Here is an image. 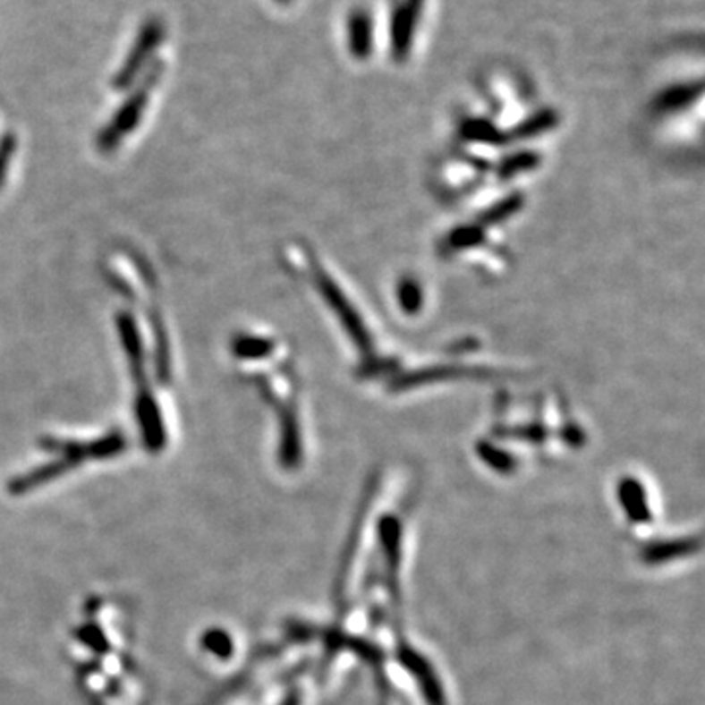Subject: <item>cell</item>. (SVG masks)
I'll use <instances>...</instances> for the list:
<instances>
[{
  "instance_id": "6",
  "label": "cell",
  "mask_w": 705,
  "mask_h": 705,
  "mask_svg": "<svg viewBox=\"0 0 705 705\" xmlns=\"http://www.w3.org/2000/svg\"><path fill=\"white\" fill-rule=\"evenodd\" d=\"M271 351H273L271 341L263 337L242 336L234 341V352L242 359H259L268 355Z\"/></svg>"
},
{
  "instance_id": "2",
  "label": "cell",
  "mask_w": 705,
  "mask_h": 705,
  "mask_svg": "<svg viewBox=\"0 0 705 705\" xmlns=\"http://www.w3.org/2000/svg\"><path fill=\"white\" fill-rule=\"evenodd\" d=\"M161 75H163V64L157 61V64L149 69L148 77L141 81V85L136 89V92L126 98V102L118 108V112L114 114V118L100 130L97 138V148L102 153H112L114 149H118L122 140L128 138L130 133L138 128L143 112L148 108V102L151 97L149 92L155 89V85H157Z\"/></svg>"
},
{
  "instance_id": "5",
  "label": "cell",
  "mask_w": 705,
  "mask_h": 705,
  "mask_svg": "<svg viewBox=\"0 0 705 705\" xmlns=\"http://www.w3.org/2000/svg\"><path fill=\"white\" fill-rule=\"evenodd\" d=\"M619 496H621V504H624V507L635 522H649L650 520L649 507L645 504V492H642L639 482H635V480L621 482Z\"/></svg>"
},
{
  "instance_id": "7",
  "label": "cell",
  "mask_w": 705,
  "mask_h": 705,
  "mask_svg": "<svg viewBox=\"0 0 705 705\" xmlns=\"http://www.w3.org/2000/svg\"><path fill=\"white\" fill-rule=\"evenodd\" d=\"M692 551V541H680V543H665V545H655L650 547L645 553L647 563H660V561H670L674 556H684Z\"/></svg>"
},
{
  "instance_id": "4",
  "label": "cell",
  "mask_w": 705,
  "mask_h": 705,
  "mask_svg": "<svg viewBox=\"0 0 705 705\" xmlns=\"http://www.w3.org/2000/svg\"><path fill=\"white\" fill-rule=\"evenodd\" d=\"M165 38V24L159 18H149L140 28V34L133 41L132 51L128 54L123 65L114 77V89H126L130 87L136 77L140 75V71L148 65V61L155 54V49L161 46V41Z\"/></svg>"
},
{
  "instance_id": "1",
  "label": "cell",
  "mask_w": 705,
  "mask_h": 705,
  "mask_svg": "<svg viewBox=\"0 0 705 705\" xmlns=\"http://www.w3.org/2000/svg\"><path fill=\"white\" fill-rule=\"evenodd\" d=\"M116 326H118V336L122 341L123 352H126L128 357L133 388H136V418H138L140 431L143 433L145 445L153 451H159L163 449L165 441H167V433H165V423L159 412V403L155 400L149 386L141 336L138 331L136 321H133V318L128 312H118Z\"/></svg>"
},
{
  "instance_id": "8",
  "label": "cell",
  "mask_w": 705,
  "mask_h": 705,
  "mask_svg": "<svg viewBox=\"0 0 705 705\" xmlns=\"http://www.w3.org/2000/svg\"><path fill=\"white\" fill-rule=\"evenodd\" d=\"M16 149H18L16 136H13V133L3 136V140H0V186H3L6 181L10 163H13Z\"/></svg>"
},
{
  "instance_id": "9",
  "label": "cell",
  "mask_w": 705,
  "mask_h": 705,
  "mask_svg": "<svg viewBox=\"0 0 705 705\" xmlns=\"http://www.w3.org/2000/svg\"><path fill=\"white\" fill-rule=\"evenodd\" d=\"M278 3H283V0H278ZM285 3H286V0H285Z\"/></svg>"
},
{
  "instance_id": "3",
  "label": "cell",
  "mask_w": 705,
  "mask_h": 705,
  "mask_svg": "<svg viewBox=\"0 0 705 705\" xmlns=\"http://www.w3.org/2000/svg\"><path fill=\"white\" fill-rule=\"evenodd\" d=\"M51 449H57L59 454H64L59 461L51 463L41 466V469L34 471L32 474L24 476V479L18 480V490L22 488H32V484L38 482H44L47 479H54L55 474L64 472V469L67 464H77L82 463L87 459H95V457H110V454L118 453L123 449V439L122 435H106V437H102L98 441H92V443H49Z\"/></svg>"
}]
</instances>
